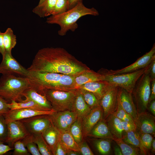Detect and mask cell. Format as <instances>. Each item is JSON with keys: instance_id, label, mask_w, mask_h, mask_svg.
I'll return each mask as SVG.
<instances>
[{"instance_id": "6da1fadb", "label": "cell", "mask_w": 155, "mask_h": 155, "mask_svg": "<svg viewBox=\"0 0 155 155\" xmlns=\"http://www.w3.org/2000/svg\"><path fill=\"white\" fill-rule=\"evenodd\" d=\"M89 69L65 49L46 47L38 50L27 69L29 71L76 75Z\"/></svg>"}, {"instance_id": "7a4b0ae2", "label": "cell", "mask_w": 155, "mask_h": 155, "mask_svg": "<svg viewBox=\"0 0 155 155\" xmlns=\"http://www.w3.org/2000/svg\"><path fill=\"white\" fill-rule=\"evenodd\" d=\"M99 15V12L94 7L87 8L81 2L64 13L50 16L47 18L46 22L59 25L60 29L58 34L63 36L65 35L68 31L74 32L78 28L77 21L82 17L87 15L97 16Z\"/></svg>"}, {"instance_id": "3957f363", "label": "cell", "mask_w": 155, "mask_h": 155, "mask_svg": "<svg viewBox=\"0 0 155 155\" xmlns=\"http://www.w3.org/2000/svg\"><path fill=\"white\" fill-rule=\"evenodd\" d=\"M30 87L28 78L13 75H2L0 78V96L9 103L20 102L24 92Z\"/></svg>"}, {"instance_id": "277c9868", "label": "cell", "mask_w": 155, "mask_h": 155, "mask_svg": "<svg viewBox=\"0 0 155 155\" xmlns=\"http://www.w3.org/2000/svg\"><path fill=\"white\" fill-rule=\"evenodd\" d=\"M38 93L44 95L56 112L71 111L76 89L63 90L53 89L43 90Z\"/></svg>"}, {"instance_id": "5b68a950", "label": "cell", "mask_w": 155, "mask_h": 155, "mask_svg": "<svg viewBox=\"0 0 155 155\" xmlns=\"http://www.w3.org/2000/svg\"><path fill=\"white\" fill-rule=\"evenodd\" d=\"M151 80L144 73L137 81L131 93L138 114L146 111L150 94Z\"/></svg>"}, {"instance_id": "8992f818", "label": "cell", "mask_w": 155, "mask_h": 155, "mask_svg": "<svg viewBox=\"0 0 155 155\" xmlns=\"http://www.w3.org/2000/svg\"><path fill=\"white\" fill-rule=\"evenodd\" d=\"M145 68L133 72L119 74H110L99 70L98 72L104 76V80L111 84L132 93L135 84L144 73Z\"/></svg>"}, {"instance_id": "52a82bcc", "label": "cell", "mask_w": 155, "mask_h": 155, "mask_svg": "<svg viewBox=\"0 0 155 155\" xmlns=\"http://www.w3.org/2000/svg\"><path fill=\"white\" fill-rule=\"evenodd\" d=\"M155 58V45L148 52L138 59L134 63L121 69L117 70H108L102 68L100 70L104 72L110 74H119L131 73L145 68Z\"/></svg>"}, {"instance_id": "ba28073f", "label": "cell", "mask_w": 155, "mask_h": 155, "mask_svg": "<svg viewBox=\"0 0 155 155\" xmlns=\"http://www.w3.org/2000/svg\"><path fill=\"white\" fill-rule=\"evenodd\" d=\"M29 71L13 57L11 53L5 52L0 64V74L2 75L17 74L27 77Z\"/></svg>"}, {"instance_id": "9c48e42d", "label": "cell", "mask_w": 155, "mask_h": 155, "mask_svg": "<svg viewBox=\"0 0 155 155\" xmlns=\"http://www.w3.org/2000/svg\"><path fill=\"white\" fill-rule=\"evenodd\" d=\"M49 117L51 123L61 133L69 130L78 116L74 112L68 110L55 112Z\"/></svg>"}, {"instance_id": "30bf717a", "label": "cell", "mask_w": 155, "mask_h": 155, "mask_svg": "<svg viewBox=\"0 0 155 155\" xmlns=\"http://www.w3.org/2000/svg\"><path fill=\"white\" fill-rule=\"evenodd\" d=\"M119 87L112 85L100 100L103 111V118L106 120L116 111L118 103Z\"/></svg>"}, {"instance_id": "8fae6325", "label": "cell", "mask_w": 155, "mask_h": 155, "mask_svg": "<svg viewBox=\"0 0 155 155\" xmlns=\"http://www.w3.org/2000/svg\"><path fill=\"white\" fill-rule=\"evenodd\" d=\"M7 133L6 143L11 147H13L16 142L22 140L30 133L21 120L7 123Z\"/></svg>"}, {"instance_id": "7c38bea8", "label": "cell", "mask_w": 155, "mask_h": 155, "mask_svg": "<svg viewBox=\"0 0 155 155\" xmlns=\"http://www.w3.org/2000/svg\"><path fill=\"white\" fill-rule=\"evenodd\" d=\"M20 120L33 134L42 133L51 123L49 115H37Z\"/></svg>"}, {"instance_id": "4fadbf2b", "label": "cell", "mask_w": 155, "mask_h": 155, "mask_svg": "<svg viewBox=\"0 0 155 155\" xmlns=\"http://www.w3.org/2000/svg\"><path fill=\"white\" fill-rule=\"evenodd\" d=\"M56 112L53 109L49 111H43L29 108L10 110L4 115L7 123L20 120L34 116L41 115H50Z\"/></svg>"}, {"instance_id": "5bb4252c", "label": "cell", "mask_w": 155, "mask_h": 155, "mask_svg": "<svg viewBox=\"0 0 155 155\" xmlns=\"http://www.w3.org/2000/svg\"><path fill=\"white\" fill-rule=\"evenodd\" d=\"M135 125L137 131L149 133L155 137V117L147 111L138 114Z\"/></svg>"}, {"instance_id": "9a60e30c", "label": "cell", "mask_w": 155, "mask_h": 155, "mask_svg": "<svg viewBox=\"0 0 155 155\" xmlns=\"http://www.w3.org/2000/svg\"><path fill=\"white\" fill-rule=\"evenodd\" d=\"M103 116V110L100 105L91 109L88 114L82 118L83 135L84 139Z\"/></svg>"}, {"instance_id": "2e32d148", "label": "cell", "mask_w": 155, "mask_h": 155, "mask_svg": "<svg viewBox=\"0 0 155 155\" xmlns=\"http://www.w3.org/2000/svg\"><path fill=\"white\" fill-rule=\"evenodd\" d=\"M118 95L122 107L136 122L138 113L131 93L119 87Z\"/></svg>"}, {"instance_id": "e0dca14e", "label": "cell", "mask_w": 155, "mask_h": 155, "mask_svg": "<svg viewBox=\"0 0 155 155\" xmlns=\"http://www.w3.org/2000/svg\"><path fill=\"white\" fill-rule=\"evenodd\" d=\"M112 85L106 81L100 80L86 83L77 89H84L92 92L100 100Z\"/></svg>"}, {"instance_id": "ac0fdd59", "label": "cell", "mask_w": 155, "mask_h": 155, "mask_svg": "<svg viewBox=\"0 0 155 155\" xmlns=\"http://www.w3.org/2000/svg\"><path fill=\"white\" fill-rule=\"evenodd\" d=\"M104 76L97 72L89 69L86 70L75 75L74 85L75 89L91 82L104 80Z\"/></svg>"}, {"instance_id": "d6986e66", "label": "cell", "mask_w": 155, "mask_h": 155, "mask_svg": "<svg viewBox=\"0 0 155 155\" xmlns=\"http://www.w3.org/2000/svg\"><path fill=\"white\" fill-rule=\"evenodd\" d=\"M41 134L54 155L57 145L60 139L61 132L51 123Z\"/></svg>"}, {"instance_id": "ffe728a7", "label": "cell", "mask_w": 155, "mask_h": 155, "mask_svg": "<svg viewBox=\"0 0 155 155\" xmlns=\"http://www.w3.org/2000/svg\"><path fill=\"white\" fill-rule=\"evenodd\" d=\"M25 99L31 100L34 102L46 111H50L52 109V106L46 96L41 94L34 89L29 88L23 94Z\"/></svg>"}, {"instance_id": "44dd1931", "label": "cell", "mask_w": 155, "mask_h": 155, "mask_svg": "<svg viewBox=\"0 0 155 155\" xmlns=\"http://www.w3.org/2000/svg\"><path fill=\"white\" fill-rule=\"evenodd\" d=\"M87 137L88 142L98 154L102 155L110 154L112 140Z\"/></svg>"}, {"instance_id": "7402d4cb", "label": "cell", "mask_w": 155, "mask_h": 155, "mask_svg": "<svg viewBox=\"0 0 155 155\" xmlns=\"http://www.w3.org/2000/svg\"><path fill=\"white\" fill-rule=\"evenodd\" d=\"M88 137L112 140L113 136L109 130L106 120L102 118L91 129Z\"/></svg>"}, {"instance_id": "603a6c76", "label": "cell", "mask_w": 155, "mask_h": 155, "mask_svg": "<svg viewBox=\"0 0 155 155\" xmlns=\"http://www.w3.org/2000/svg\"><path fill=\"white\" fill-rule=\"evenodd\" d=\"M91 110L84 101L79 90L76 89V96L71 111L75 112L78 117L83 118L88 114Z\"/></svg>"}, {"instance_id": "cb8c5ba5", "label": "cell", "mask_w": 155, "mask_h": 155, "mask_svg": "<svg viewBox=\"0 0 155 155\" xmlns=\"http://www.w3.org/2000/svg\"><path fill=\"white\" fill-rule=\"evenodd\" d=\"M124 132L122 139L125 142L139 149L142 155L148 154L142 145L139 133L136 130Z\"/></svg>"}, {"instance_id": "d4e9b609", "label": "cell", "mask_w": 155, "mask_h": 155, "mask_svg": "<svg viewBox=\"0 0 155 155\" xmlns=\"http://www.w3.org/2000/svg\"><path fill=\"white\" fill-rule=\"evenodd\" d=\"M109 130L113 136L122 139L124 132L121 120L115 115V113L110 115L106 119Z\"/></svg>"}, {"instance_id": "484cf974", "label": "cell", "mask_w": 155, "mask_h": 155, "mask_svg": "<svg viewBox=\"0 0 155 155\" xmlns=\"http://www.w3.org/2000/svg\"><path fill=\"white\" fill-rule=\"evenodd\" d=\"M57 0H45L32 10L33 12L40 18H44L52 15Z\"/></svg>"}, {"instance_id": "4316f807", "label": "cell", "mask_w": 155, "mask_h": 155, "mask_svg": "<svg viewBox=\"0 0 155 155\" xmlns=\"http://www.w3.org/2000/svg\"><path fill=\"white\" fill-rule=\"evenodd\" d=\"M69 130L79 145L84 140L83 135L82 118L78 117L72 124Z\"/></svg>"}, {"instance_id": "83f0119b", "label": "cell", "mask_w": 155, "mask_h": 155, "mask_svg": "<svg viewBox=\"0 0 155 155\" xmlns=\"http://www.w3.org/2000/svg\"><path fill=\"white\" fill-rule=\"evenodd\" d=\"M8 106L10 110L29 108L40 111H46L33 101L25 99L23 100L20 102L12 101L8 103Z\"/></svg>"}, {"instance_id": "f1b7e54d", "label": "cell", "mask_w": 155, "mask_h": 155, "mask_svg": "<svg viewBox=\"0 0 155 155\" xmlns=\"http://www.w3.org/2000/svg\"><path fill=\"white\" fill-rule=\"evenodd\" d=\"M3 36L5 51L11 53L12 49L15 47L17 43L16 35L12 29L8 28L3 33Z\"/></svg>"}, {"instance_id": "f546056e", "label": "cell", "mask_w": 155, "mask_h": 155, "mask_svg": "<svg viewBox=\"0 0 155 155\" xmlns=\"http://www.w3.org/2000/svg\"><path fill=\"white\" fill-rule=\"evenodd\" d=\"M112 140L120 147L123 155H142L139 149L125 143L122 139L118 138L113 136Z\"/></svg>"}, {"instance_id": "4dcf8cb0", "label": "cell", "mask_w": 155, "mask_h": 155, "mask_svg": "<svg viewBox=\"0 0 155 155\" xmlns=\"http://www.w3.org/2000/svg\"><path fill=\"white\" fill-rule=\"evenodd\" d=\"M60 140L69 150H74L79 152V145L69 130L61 133Z\"/></svg>"}, {"instance_id": "1f68e13d", "label": "cell", "mask_w": 155, "mask_h": 155, "mask_svg": "<svg viewBox=\"0 0 155 155\" xmlns=\"http://www.w3.org/2000/svg\"><path fill=\"white\" fill-rule=\"evenodd\" d=\"M33 140L42 155H53L41 133L33 134Z\"/></svg>"}, {"instance_id": "d6a6232c", "label": "cell", "mask_w": 155, "mask_h": 155, "mask_svg": "<svg viewBox=\"0 0 155 155\" xmlns=\"http://www.w3.org/2000/svg\"><path fill=\"white\" fill-rule=\"evenodd\" d=\"M89 107L92 109L100 106V101L92 92L82 89H78Z\"/></svg>"}, {"instance_id": "836d02e7", "label": "cell", "mask_w": 155, "mask_h": 155, "mask_svg": "<svg viewBox=\"0 0 155 155\" xmlns=\"http://www.w3.org/2000/svg\"><path fill=\"white\" fill-rule=\"evenodd\" d=\"M28 152L32 155H41L37 146L33 140V134L30 133L22 140Z\"/></svg>"}, {"instance_id": "e575fe53", "label": "cell", "mask_w": 155, "mask_h": 155, "mask_svg": "<svg viewBox=\"0 0 155 155\" xmlns=\"http://www.w3.org/2000/svg\"><path fill=\"white\" fill-rule=\"evenodd\" d=\"M115 113L116 116L120 120L135 124V122L133 118L126 112L122 107L119 100L118 93L117 106Z\"/></svg>"}, {"instance_id": "d590c367", "label": "cell", "mask_w": 155, "mask_h": 155, "mask_svg": "<svg viewBox=\"0 0 155 155\" xmlns=\"http://www.w3.org/2000/svg\"><path fill=\"white\" fill-rule=\"evenodd\" d=\"M137 132L143 147L148 154H150L149 152L150 151L152 142L154 136L149 133H141Z\"/></svg>"}, {"instance_id": "8d00e7d4", "label": "cell", "mask_w": 155, "mask_h": 155, "mask_svg": "<svg viewBox=\"0 0 155 155\" xmlns=\"http://www.w3.org/2000/svg\"><path fill=\"white\" fill-rule=\"evenodd\" d=\"M13 155H30L22 141L20 140L16 142L13 144Z\"/></svg>"}, {"instance_id": "74e56055", "label": "cell", "mask_w": 155, "mask_h": 155, "mask_svg": "<svg viewBox=\"0 0 155 155\" xmlns=\"http://www.w3.org/2000/svg\"><path fill=\"white\" fill-rule=\"evenodd\" d=\"M68 10V0H57L52 15L62 13Z\"/></svg>"}, {"instance_id": "f35d334b", "label": "cell", "mask_w": 155, "mask_h": 155, "mask_svg": "<svg viewBox=\"0 0 155 155\" xmlns=\"http://www.w3.org/2000/svg\"><path fill=\"white\" fill-rule=\"evenodd\" d=\"M7 123L3 115L0 116V141L5 143L7 135Z\"/></svg>"}, {"instance_id": "ab89813d", "label": "cell", "mask_w": 155, "mask_h": 155, "mask_svg": "<svg viewBox=\"0 0 155 155\" xmlns=\"http://www.w3.org/2000/svg\"><path fill=\"white\" fill-rule=\"evenodd\" d=\"M144 73L150 77L151 81L155 79V58L145 68Z\"/></svg>"}, {"instance_id": "60d3db41", "label": "cell", "mask_w": 155, "mask_h": 155, "mask_svg": "<svg viewBox=\"0 0 155 155\" xmlns=\"http://www.w3.org/2000/svg\"><path fill=\"white\" fill-rule=\"evenodd\" d=\"M80 155H93L94 154L89 148L86 142L84 140L79 145Z\"/></svg>"}, {"instance_id": "b9f144b4", "label": "cell", "mask_w": 155, "mask_h": 155, "mask_svg": "<svg viewBox=\"0 0 155 155\" xmlns=\"http://www.w3.org/2000/svg\"><path fill=\"white\" fill-rule=\"evenodd\" d=\"M69 151L60 140L57 145L54 155H67Z\"/></svg>"}, {"instance_id": "7bdbcfd3", "label": "cell", "mask_w": 155, "mask_h": 155, "mask_svg": "<svg viewBox=\"0 0 155 155\" xmlns=\"http://www.w3.org/2000/svg\"><path fill=\"white\" fill-rule=\"evenodd\" d=\"M8 103L7 101L0 96V116H3L9 111Z\"/></svg>"}, {"instance_id": "ee69618b", "label": "cell", "mask_w": 155, "mask_h": 155, "mask_svg": "<svg viewBox=\"0 0 155 155\" xmlns=\"http://www.w3.org/2000/svg\"><path fill=\"white\" fill-rule=\"evenodd\" d=\"M121 121L124 132L136 130V128L135 124L121 120Z\"/></svg>"}, {"instance_id": "f6af8a7d", "label": "cell", "mask_w": 155, "mask_h": 155, "mask_svg": "<svg viewBox=\"0 0 155 155\" xmlns=\"http://www.w3.org/2000/svg\"><path fill=\"white\" fill-rule=\"evenodd\" d=\"M3 142L0 141V155H3L8 152L13 150V148L11 147L8 145L4 144Z\"/></svg>"}, {"instance_id": "bcb514c9", "label": "cell", "mask_w": 155, "mask_h": 155, "mask_svg": "<svg viewBox=\"0 0 155 155\" xmlns=\"http://www.w3.org/2000/svg\"><path fill=\"white\" fill-rule=\"evenodd\" d=\"M155 100V79L151 82L150 94L149 102Z\"/></svg>"}, {"instance_id": "7dc6e473", "label": "cell", "mask_w": 155, "mask_h": 155, "mask_svg": "<svg viewBox=\"0 0 155 155\" xmlns=\"http://www.w3.org/2000/svg\"><path fill=\"white\" fill-rule=\"evenodd\" d=\"M147 110L152 113L153 115L155 116V100L149 102L148 105Z\"/></svg>"}, {"instance_id": "c3c4849f", "label": "cell", "mask_w": 155, "mask_h": 155, "mask_svg": "<svg viewBox=\"0 0 155 155\" xmlns=\"http://www.w3.org/2000/svg\"><path fill=\"white\" fill-rule=\"evenodd\" d=\"M3 33L0 31V53L3 56L5 53V50L3 44Z\"/></svg>"}, {"instance_id": "681fc988", "label": "cell", "mask_w": 155, "mask_h": 155, "mask_svg": "<svg viewBox=\"0 0 155 155\" xmlns=\"http://www.w3.org/2000/svg\"><path fill=\"white\" fill-rule=\"evenodd\" d=\"M69 10L72 8L78 3L82 2L83 0H68Z\"/></svg>"}, {"instance_id": "f907efd6", "label": "cell", "mask_w": 155, "mask_h": 155, "mask_svg": "<svg viewBox=\"0 0 155 155\" xmlns=\"http://www.w3.org/2000/svg\"><path fill=\"white\" fill-rule=\"evenodd\" d=\"M114 154L115 155H123L121 150L120 147L117 145L114 147Z\"/></svg>"}, {"instance_id": "816d5d0a", "label": "cell", "mask_w": 155, "mask_h": 155, "mask_svg": "<svg viewBox=\"0 0 155 155\" xmlns=\"http://www.w3.org/2000/svg\"><path fill=\"white\" fill-rule=\"evenodd\" d=\"M150 152L152 154L154 155L155 153V140L154 138L153 140L151 147V149Z\"/></svg>"}, {"instance_id": "f5cc1de1", "label": "cell", "mask_w": 155, "mask_h": 155, "mask_svg": "<svg viewBox=\"0 0 155 155\" xmlns=\"http://www.w3.org/2000/svg\"><path fill=\"white\" fill-rule=\"evenodd\" d=\"M67 155H80L79 152L72 150H69L67 154Z\"/></svg>"}, {"instance_id": "db71d44e", "label": "cell", "mask_w": 155, "mask_h": 155, "mask_svg": "<svg viewBox=\"0 0 155 155\" xmlns=\"http://www.w3.org/2000/svg\"><path fill=\"white\" fill-rule=\"evenodd\" d=\"M45 0H40L38 4H40L42 3Z\"/></svg>"}]
</instances>
